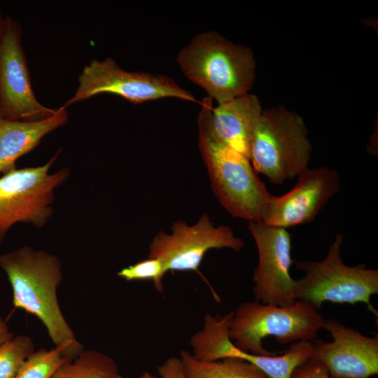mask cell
Wrapping results in <instances>:
<instances>
[{"mask_svg": "<svg viewBox=\"0 0 378 378\" xmlns=\"http://www.w3.org/2000/svg\"><path fill=\"white\" fill-rule=\"evenodd\" d=\"M325 318L309 302L297 300L293 304L275 306L256 301L241 303L233 312L229 335L241 351L260 356H273L262 345L267 337L280 344L314 341Z\"/></svg>", "mask_w": 378, "mask_h": 378, "instance_id": "3957f363", "label": "cell"}, {"mask_svg": "<svg viewBox=\"0 0 378 378\" xmlns=\"http://www.w3.org/2000/svg\"><path fill=\"white\" fill-rule=\"evenodd\" d=\"M295 186L283 195H272L261 222L286 229L309 223L340 190L337 171L321 167L306 168Z\"/></svg>", "mask_w": 378, "mask_h": 378, "instance_id": "4fadbf2b", "label": "cell"}, {"mask_svg": "<svg viewBox=\"0 0 378 378\" xmlns=\"http://www.w3.org/2000/svg\"><path fill=\"white\" fill-rule=\"evenodd\" d=\"M139 378H156L153 374L146 372L143 373Z\"/></svg>", "mask_w": 378, "mask_h": 378, "instance_id": "484cf974", "label": "cell"}, {"mask_svg": "<svg viewBox=\"0 0 378 378\" xmlns=\"http://www.w3.org/2000/svg\"><path fill=\"white\" fill-rule=\"evenodd\" d=\"M111 378H123L120 374H118L117 375L111 377Z\"/></svg>", "mask_w": 378, "mask_h": 378, "instance_id": "4316f807", "label": "cell"}, {"mask_svg": "<svg viewBox=\"0 0 378 378\" xmlns=\"http://www.w3.org/2000/svg\"><path fill=\"white\" fill-rule=\"evenodd\" d=\"M198 145L212 190L221 205L234 217L261 222L272 195L248 158L200 133Z\"/></svg>", "mask_w": 378, "mask_h": 378, "instance_id": "5b68a950", "label": "cell"}, {"mask_svg": "<svg viewBox=\"0 0 378 378\" xmlns=\"http://www.w3.org/2000/svg\"><path fill=\"white\" fill-rule=\"evenodd\" d=\"M61 150L44 164L15 168L0 177V244L16 223L41 228L52 217L55 191L70 176L66 168L50 173Z\"/></svg>", "mask_w": 378, "mask_h": 378, "instance_id": "52a82bcc", "label": "cell"}, {"mask_svg": "<svg viewBox=\"0 0 378 378\" xmlns=\"http://www.w3.org/2000/svg\"><path fill=\"white\" fill-rule=\"evenodd\" d=\"M13 337V334L10 331L6 323L0 316V345Z\"/></svg>", "mask_w": 378, "mask_h": 378, "instance_id": "cb8c5ba5", "label": "cell"}, {"mask_svg": "<svg viewBox=\"0 0 378 378\" xmlns=\"http://www.w3.org/2000/svg\"><path fill=\"white\" fill-rule=\"evenodd\" d=\"M343 241V236L337 234L322 260L296 262V267L304 273L296 280V300L309 302L318 309L326 302L363 303L377 316L370 298L378 293V270L363 265H346L341 256Z\"/></svg>", "mask_w": 378, "mask_h": 378, "instance_id": "8992f818", "label": "cell"}, {"mask_svg": "<svg viewBox=\"0 0 378 378\" xmlns=\"http://www.w3.org/2000/svg\"><path fill=\"white\" fill-rule=\"evenodd\" d=\"M109 93L122 97L133 104L166 97L196 102L195 97L173 78L160 74L122 69L111 57L92 59L78 76L74 94L61 107L66 108L97 94Z\"/></svg>", "mask_w": 378, "mask_h": 378, "instance_id": "ba28073f", "label": "cell"}, {"mask_svg": "<svg viewBox=\"0 0 378 378\" xmlns=\"http://www.w3.org/2000/svg\"><path fill=\"white\" fill-rule=\"evenodd\" d=\"M248 230L258 254L253 275L255 301L280 307L293 304L296 300V279L290 274L293 260L289 232L259 221H250Z\"/></svg>", "mask_w": 378, "mask_h": 378, "instance_id": "8fae6325", "label": "cell"}, {"mask_svg": "<svg viewBox=\"0 0 378 378\" xmlns=\"http://www.w3.org/2000/svg\"><path fill=\"white\" fill-rule=\"evenodd\" d=\"M160 378H188L179 357L172 356L158 368Z\"/></svg>", "mask_w": 378, "mask_h": 378, "instance_id": "603a6c76", "label": "cell"}, {"mask_svg": "<svg viewBox=\"0 0 378 378\" xmlns=\"http://www.w3.org/2000/svg\"><path fill=\"white\" fill-rule=\"evenodd\" d=\"M290 378H332L326 367L318 360L309 358L296 367Z\"/></svg>", "mask_w": 378, "mask_h": 378, "instance_id": "7402d4cb", "label": "cell"}, {"mask_svg": "<svg viewBox=\"0 0 378 378\" xmlns=\"http://www.w3.org/2000/svg\"><path fill=\"white\" fill-rule=\"evenodd\" d=\"M5 15L3 14L1 6L0 5V38L4 31V25H5Z\"/></svg>", "mask_w": 378, "mask_h": 378, "instance_id": "d4e9b609", "label": "cell"}, {"mask_svg": "<svg viewBox=\"0 0 378 378\" xmlns=\"http://www.w3.org/2000/svg\"><path fill=\"white\" fill-rule=\"evenodd\" d=\"M167 273L162 262L158 258H148L120 270L117 275L127 281H152L155 289L163 293L162 279Z\"/></svg>", "mask_w": 378, "mask_h": 378, "instance_id": "44dd1931", "label": "cell"}, {"mask_svg": "<svg viewBox=\"0 0 378 378\" xmlns=\"http://www.w3.org/2000/svg\"><path fill=\"white\" fill-rule=\"evenodd\" d=\"M118 374V365L111 357L89 349L63 364L52 378H111Z\"/></svg>", "mask_w": 378, "mask_h": 378, "instance_id": "ac0fdd59", "label": "cell"}, {"mask_svg": "<svg viewBox=\"0 0 378 378\" xmlns=\"http://www.w3.org/2000/svg\"><path fill=\"white\" fill-rule=\"evenodd\" d=\"M303 118L284 108L262 111L249 143L255 172L274 184L293 179L307 168L312 145Z\"/></svg>", "mask_w": 378, "mask_h": 378, "instance_id": "277c9868", "label": "cell"}, {"mask_svg": "<svg viewBox=\"0 0 378 378\" xmlns=\"http://www.w3.org/2000/svg\"><path fill=\"white\" fill-rule=\"evenodd\" d=\"M34 351V344L27 335L13 337L0 345V378H15L28 356Z\"/></svg>", "mask_w": 378, "mask_h": 378, "instance_id": "ffe728a7", "label": "cell"}, {"mask_svg": "<svg viewBox=\"0 0 378 378\" xmlns=\"http://www.w3.org/2000/svg\"><path fill=\"white\" fill-rule=\"evenodd\" d=\"M233 312L216 318L205 315L201 330L190 338L192 355L198 360L216 361L227 358L246 360L260 370L269 378H290L293 370L307 360L310 349L304 342L292 343L280 355L260 356L237 348L229 335V324Z\"/></svg>", "mask_w": 378, "mask_h": 378, "instance_id": "7c38bea8", "label": "cell"}, {"mask_svg": "<svg viewBox=\"0 0 378 378\" xmlns=\"http://www.w3.org/2000/svg\"><path fill=\"white\" fill-rule=\"evenodd\" d=\"M62 267L56 255L29 246L0 254V268L10 284L14 307L36 316L55 346L62 348L64 356L73 360L84 347L59 304L57 290L63 278Z\"/></svg>", "mask_w": 378, "mask_h": 378, "instance_id": "6da1fadb", "label": "cell"}, {"mask_svg": "<svg viewBox=\"0 0 378 378\" xmlns=\"http://www.w3.org/2000/svg\"><path fill=\"white\" fill-rule=\"evenodd\" d=\"M68 112L59 107L49 118L39 121L10 120L0 117V174L16 168V161L33 150L47 134L64 126Z\"/></svg>", "mask_w": 378, "mask_h": 378, "instance_id": "2e32d148", "label": "cell"}, {"mask_svg": "<svg viewBox=\"0 0 378 378\" xmlns=\"http://www.w3.org/2000/svg\"><path fill=\"white\" fill-rule=\"evenodd\" d=\"M176 59L184 75L218 104L248 94L253 83L255 63L251 50L215 31L195 36Z\"/></svg>", "mask_w": 378, "mask_h": 378, "instance_id": "7a4b0ae2", "label": "cell"}, {"mask_svg": "<svg viewBox=\"0 0 378 378\" xmlns=\"http://www.w3.org/2000/svg\"><path fill=\"white\" fill-rule=\"evenodd\" d=\"M179 358L188 378H269L258 368L239 358L204 361L186 350L181 351Z\"/></svg>", "mask_w": 378, "mask_h": 378, "instance_id": "e0dca14e", "label": "cell"}, {"mask_svg": "<svg viewBox=\"0 0 378 378\" xmlns=\"http://www.w3.org/2000/svg\"><path fill=\"white\" fill-rule=\"evenodd\" d=\"M70 361L59 346L48 350L40 349L30 354L20 368L15 378H52L65 363Z\"/></svg>", "mask_w": 378, "mask_h": 378, "instance_id": "d6986e66", "label": "cell"}, {"mask_svg": "<svg viewBox=\"0 0 378 378\" xmlns=\"http://www.w3.org/2000/svg\"><path fill=\"white\" fill-rule=\"evenodd\" d=\"M322 328L332 342H312L310 358L320 360L332 378H370L378 374V336L369 337L335 318L325 319Z\"/></svg>", "mask_w": 378, "mask_h": 378, "instance_id": "5bb4252c", "label": "cell"}, {"mask_svg": "<svg viewBox=\"0 0 378 378\" xmlns=\"http://www.w3.org/2000/svg\"><path fill=\"white\" fill-rule=\"evenodd\" d=\"M243 239L227 225L215 226L207 214L193 225L173 223L171 232H158L149 244L148 258L160 260L166 272L197 271L206 253L213 248L239 251Z\"/></svg>", "mask_w": 378, "mask_h": 378, "instance_id": "9c48e42d", "label": "cell"}, {"mask_svg": "<svg viewBox=\"0 0 378 378\" xmlns=\"http://www.w3.org/2000/svg\"><path fill=\"white\" fill-rule=\"evenodd\" d=\"M204 98L197 123L199 133L209 136L248 158L250 140L262 111L258 98L251 94L214 106Z\"/></svg>", "mask_w": 378, "mask_h": 378, "instance_id": "9a60e30c", "label": "cell"}, {"mask_svg": "<svg viewBox=\"0 0 378 378\" xmlns=\"http://www.w3.org/2000/svg\"><path fill=\"white\" fill-rule=\"evenodd\" d=\"M22 31L17 20L5 15L0 38V117L39 121L54 115L57 108L43 106L34 93L22 45Z\"/></svg>", "mask_w": 378, "mask_h": 378, "instance_id": "30bf717a", "label": "cell"}]
</instances>
